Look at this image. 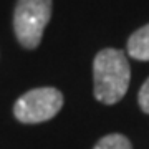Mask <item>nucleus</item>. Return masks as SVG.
Wrapping results in <instances>:
<instances>
[{
    "mask_svg": "<svg viewBox=\"0 0 149 149\" xmlns=\"http://www.w3.org/2000/svg\"><path fill=\"white\" fill-rule=\"evenodd\" d=\"M93 149H133L131 141L123 134H108L95 144Z\"/></svg>",
    "mask_w": 149,
    "mask_h": 149,
    "instance_id": "5",
    "label": "nucleus"
},
{
    "mask_svg": "<svg viewBox=\"0 0 149 149\" xmlns=\"http://www.w3.org/2000/svg\"><path fill=\"white\" fill-rule=\"evenodd\" d=\"M138 103H139V108L143 109V113L149 114V78L144 81V85L139 88Z\"/></svg>",
    "mask_w": 149,
    "mask_h": 149,
    "instance_id": "6",
    "label": "nucleus"
},
{
    "mask_svg": "<svg viewBox=\"0 0 149 149\" xmlns=\"http://www.w3.org/2000/svg\"><path fill=\"white\" fill-rule=\"evenodd\" d=\"M131 80V68L126 53L116 48H104L93 61L95 98L104 104H116L126 95Z\"/></svg>",
    "mask_w": 149,
    "mask_h": 149,
    "instance_id": "1",
    "label": "nucleus"
},
{
    "mask_svg": "<svg viewBox=\"0 0 149 149\" xmlns=\"http://www.w3.org/2000/svg\"><path fill=\"white\" fill-rule=\"evenodd\" d=\"M52 17V0H18L13 13V30L22 47L33 50L42 42Z\"/></svg>",
    "mask_w": 149,
    "mask_h": 149,
    "instance_id": "2",
    "label": "nucleus"
},
{
    "mask_svg": "<svg viewBox=\"0 0 149 149\" xmlns=\"http://www.w3.org/2000/svg\"><path fill=\"white\" fill-rule=\"evenodd\" d=\"M128 53L131 58L139 61H149V23L141 27L139 30L129 37Z\"/></svg>",
    "mask_w": 149,
    "mask_h": 149,
    "instance_id": "4",
    "label": "nucleus"
},
{
    "mask_svg": "<svg viewBox=\"0 0 149 149\" xmlns=\"http://www.w3.org/2000/svg\"><path fill=\"white\" fill-rule=\"evenodd\" d=\"M63 106V95L56 88H37L27 91L17 100L13 114L20 123L37 124L48 121L58 114Z\"/></svg>",
    "mask_w": 149,
    "mask_h": 149,
    "instance_id": "3",
    "label": "nucleus"
}]
</instances>
